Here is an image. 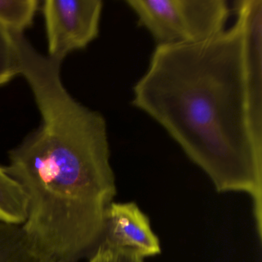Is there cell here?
<instances>
[{
  "label": "cell",
  "instance_id": "1",
  "mask_svg": "<svg viewBox=\"0 0 262 262\" xmlns=\"http://www.w3.org/2000/svg\"><path fill=\"white\" fill-rule=\"evenodd\" d=\"M228 30L157 46L133 105L162 125L221 193L248 194L262 235V0H239Z\"/></svg>",
  "mask_w": 262,
  "mask_h": 262
},
{
  "label": "cell",
  "instance_id": "2",
  "mask_svg": "<svg viewBox=\"0 0 262 262\" xmlns=\"http://www.w3.org/2000/svg\"><path fill=\"white\" fill-rule=\"evenodd\" d=\"M138 24L157 46L197 43L225 30L230 8L225 0H127Z\"/></svg>",
  "mask_w": 262,
  "mask_h": 262
},
{
  "label": "cell",
  "instance_id": "3",
  "mask_svg": "<svg viewBox=\"0 0 262 262\" xmlns=\"http://www.w3.org/2000/svg\"><path fill=\"white\" fill-rule=\"evenodd\" d=\"M102 9L101 0L45 1L47 56L62 64L69 54L91 43L99 35Z\"/></svg>",
  "mask_w": 262,
  "mask_h": 262
},
{
  "label": "cell",
  "instance_id": "4",
  "mask_svg": "<svg viewBox=\"0 0 262 262\" xmlns=\"http://www.w3.org/2000/svg\"><path fill=\"white\" fill-rule=\"evenodd\" d=\"M101 245L133 251L145 259L159 255L162 250L149 217L133 202L110 205Z\"/></svg>",
  "mask_w": 262,
  "mask_h": 262
},
{
  "label": "cell",
  "instance_id": "5",
  "mask_svg": "<svg viewBox=\"0 0 262 262\" xmlns=\"http://www.w3.org/2000/svg\"><path fill=\"white\" fill-rule=\"evenodd\" d=\"M0 262H52L24 232L21 225L0 222Z\"/></svg>",
  "mask_w": 262,
  "mask_h": 262
},
{
  "label": "cell",
  "instance_id": "6",
  "mask_svg": "<svg viewBox=\"0 0 262 262\" xmlns=\"http://www.w3.org/2000/svg\"><path fill=\"white\" fill-rule=\"evenodd\" d=\"M28 209L27 194L22 187L0 166V222L22 225Z\"/></svg>",
  "mask_w": 262,
  "mask_h": 262
},
{
  "label": "cell",
  "instance_id": "7",
  "mask_svg": "<svg viewBox=\"0 0 262 262\" xmlns=\"http://www.w3.org/2000/svg\"><path fill=\"white\" fill-rule=\"evenodd\" d=\"M37 0H0V25L13 34H24L33 24Z\"/></svg>",
  "mask_w": 262,
  "mask_h": 262
},
{
  "label": "cell",
  "instance_id": "8",
  "mask_svg": "<svg viewBox=\"0 0 262 262\" xmlns=\"http://www.w3.org/2000/svg\"><path fill=\"white\" fill-rule=\"evenodd\" d=\"M19 75V56L14 35L0 25V85Z\"/></svg>",
  "mask_w": 262,
  "mask_h": 262
},
{
  "label": "cell",
  "instance_id": "9",
  "mask_svg": "<svg viewBox=\"0 0 262 262\" xmlns=\"http://www.w3.org/2000/svg\"><path fill=\"white\" fill-rule=\"evenodd\" d=\"M87 262H145V258L126 250L116 249L101 245Z\"/></svg>",
  "mask_w": 262,
  "mask_h": 262
}]
</instances>
